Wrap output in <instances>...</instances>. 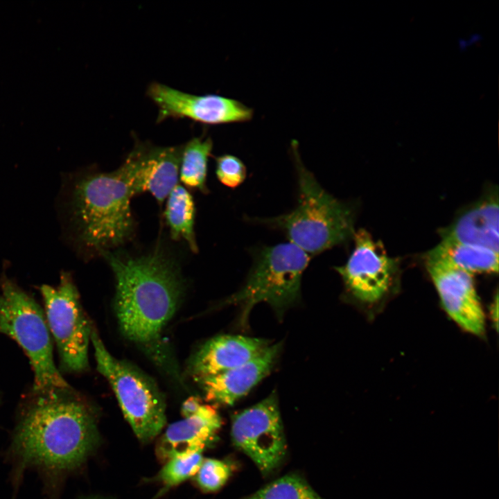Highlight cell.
Returning a JSON list of instances; mask_svg holds the SVG:
<instances>
[{
	"label": "cell",
	"mask_w": 499,
	"mask_h": 499,
	"mask_svg": "<svg viewBox=\"0 0 499 499\" xmlns=\"http://www.w3.org/2000/svg\"><path fill=\"white\" fill-rule=\"evenodd\" d=\"M231 435L234 445L263 475L277 469L286 455V442L277 394L234 415Z\"/></svg>",
	"instance_id": "cell-9"
},
{
	"label": "cell",
	"mask_w": 499,
	"mask_h": 499,
	"mask_svg": "<svg viewBox=\"0 0 499 499\" xmlns=\"http://www.w3.org/2000/svg\"><path fill=\"white\" fill-rule=\"evenodd\" d=\"M202 461V453L186 457L171 459L166 462L159 477L167 487L177 485L195 476Z\"/></svg>",
	"instance_id": "cell-22"
},
{
	"label": "cell",
	"mask_w": 499,
	"mask_h": 499,
	"mask_svg": "<svg viewBox=\"0 0 499 499\" xmlns=\"http://www.w3.org/2000/svg\"><path fill=\"white\" fill-rule=\"evenodd\" d=\"M164 217L171 238L183 240L193 253H197L195 203L192 195L184 186L177 184L168 195Z\"/></svg>",
	"instance_id": "cell-19"
},
{
	"label": "cell",
	"mask_w": 499,
	"mask_h": 499,
	"mask_svg": "<svg viewBox=\"0 0 499 499\" xmlns=\"http://www.w3.org/2000/svg\"><path fill=\"white\" fill-rule=\"evenodd\" d=\"M134 195L121 166L112 172L87 170L68 177L62 189L67 234L78 252L100 256L126 244L135 232Z\"/></svg>",
	"instance_id": "cell-3"
},
{
	"label": "cell",
	"mask_w": 499,
	"mask_h": 499,
	"mask_svg": "<svg viewBox=\"0 0 499 499\" xmlns=\"http://www.w3.org/2000/svg\"><path fill=\"white\" fill-rule=\"evenodd\" d=\"M498 197L487 194L440 231L442 240L482 247L498 252Z\"/></svg>",
	"instance_id": "cell-17"
},
{
	"label": "cell",
	"mask_w": 499,
	"mask_h": 499,
	"mask_svg": "<svg viewBox=\"0 0 499 499\" xmlns=\"http://www.w3.org/2000/svg\"><path fill=\"white\" fill-rule=\"evenodd\" d=\"M221 426L216 409L202 405L191 417L170 424L161 437L157 455L163 462L202 453Z\"/></svg>",
	"instance_id": "cell-14"
},
{
	"label": "cell",
	"mask_w": 499,
	"mask_h": 499,
	"mask_svg": "<svg viewBox=\"0 0 499 499\" xmlns=\"http://www.w3.org/2000/svg\"><path fill=\"white\" fill-rule=\"evenodd\" d=\"M45 317L55 342L62 370L81 372L89 366L91 324L83 311L79 294L69 272H62L56 287H40Z\"/></svg>",
	"instance_id": "cell-8"
},
{
	"label": "cell",
	"mask_w": 499,
	"mask_h": 499,
	"mask_svg": "<svg viewBox=\"0 0 499 499\" xmlns=\"http://www.w3.org/2000/svg\"><path fill=\"white\" fill-rule=\"evenodd\" d=\"M270 344L264 339L223 335L207 341L197 351L190 371L198 380L237 367L260 354Z\"/></svg>",
	"instance_id": "cell-16"
},
{
	"label": "cell",
	"mask_w": 499,
	"mask_h": 499,
	"mask_svg": "<svg viewBox=\"0 0 499 499\" xmlns=\"http://www.w3.org/2000/svg\"><path fill=\"white\" fill-rule=\"evenodd\" d=\"M426 263H439L471 274L497 273L498 252L482 247L454 241H441L426 255Z\"/></svg>",
	"instance_id": "cell-18"
},
{
	"label": "cell",
	"mask_w": 499,
	"mask_h": 499,
	"mask_svg": "<svg viewBox=\"0 0 499 499\" xmlns=\"http://www.w3.org/2000/svg\"><path fill=\"white\" fill-rule=\"evenodd\" d=\"M87 499H103V498H87Z\"/></svg>",
	"instance_id": "cell-26"
},
{
	"label": "cell",
	"mask_w": 499,
	"mask_h": 499,
	"mask_svg": "<svg viewBox=\"0 0 499 499\" xmlns=\"http://www.w3.org/2000/svg\"><path fill=\"white\" fill-rule=\"evenodd\" d=\"M116 281L115 309L122 333L139 344L156 340L174 315L184 283L177 262L161 247L141 255H102Z\"/></svg>",
	"instance_id": "cell-2"
},
{
	"label": "cell",
	"mask_w": 499,
	"mask_h": 499,
	"mask_svg": "<svg viewBox=\"0 0 499 499\" xmlns=\"http://www.w3.org/2000/svg\"><path fill=\"white\" fill-rule=\"evenodd\" d=\"M308 263V254L290 242L265 247L257 255L245 285L226 304L240 306L242 325L259 302L268 303L281 315L299 298L301 276Z\"/></svg>",
	"instance_id": "cell-6"
},
{
	"label": "cell",
	"mask_w": 499,
	"mask_h": 499,
	"mask_svg": "<svg viewBox=\"0 0 499 499\" xmlns=\"http://www.w3.org/2000/svg\"><path fill=\"white\" fill-rule=\"evenodd\" d=\"M216 166L218 180L226 186L235 188L245 179L246 168L236 156L223 155L216 157Z\"/></svg>",
	"instance_id": "cell-24"
},
{
	"label": "cell",
	"mask_w": 499,
	"mask_h": 499,
	"mask_svg": "<svg viewBox=\"0 0 499 499\" xmlns=\"http://www.w3.org/2000/svg\"><path fill=\"white\" fill-rule=\"evenodd\" d=\"M213 141L210 137H194L182 145L179 177L189 189L207 193V174Z\"/></svg>",
	"instance_id": "cell-20"
},
{
	"label": "cell",
	"mask_w": 499,
	"mask_h": 499,
	"mask_svg": "<svg viewBox=\"0 0 499 499\" xmlns=\"http://www.w3.org/2000/svg\"><path fill=\"white\" fill-rule=\"evenodd\" d=\"M147 94L158 107L157 122L168 118L189 119L205 125L243 123L251 120L253 110L233 98L216 95H195L153 82Z\"/></svg>",
	"instance_id": "cell-11"
},
{
	"label": "cell",
	"mask_w": 499,
	"mask_h": 499,
	"mask_svg": "<svg viewBox=\"0 0 499 499\" xmlns=\"http://www.w3.org/2000/svg\"><path fill=\"white\" fill-rule=\"evenodd\" d=\"M281 346L279 343L269 345L248 362L199 380L206 399L221 405H233L270 372Z\"/></svg>",
	"instance_id": "cell-15"
},
{
	"label": "cell",
	"mask_w": 499,
	"mask_h": 499,
	"mask_svg": "<svg viewBox=\"0 0 499 499\" xmlns=\"http://www.w3.org/2000/svg\"><path fill=\"white\" fill-rule=\"evenodd\" d=\"M231 471V465L227 462L207 458L203 459L194 477L201 489L206 492H213L227 482Z\"/></svg>",
	"instance_id": "cell-23"
},
{
	"label": "cell",
	"mask_w": 499,
	"mask_h": 499,
	"mask_svg": "<svg viewBox=\"0 0 499 499\" xmlns=\"http://www.w3.org/2000/svg\"><path fill=\"white\" fill-rule=\"evenodd\" d=\"M243 499H322L300 476L281 477Z\"/></svg>",
	"instance_id": "cell-21"
},
{
	"label": "cell",
	"mask_w": 499,
	"mask_h": 499,
	"mask_svg": "<svg viewBox=\"0 0 499 499\" xmlns=\"http://www.w3.org/2000/svg\"><path fill=\"white\" fill-rule=\"evenodd\" d=\"M355 247L347 263L335 270L349 292L367 305L382 301L392 289L399 261L389 257L383 245L365 230L353 234Z\"/></svg>",
	"instance_id": "cell-10"
},
{
	"label": "cell",
	"mask_w": 499,
	"mask_h": 499,
	"mask_svg": "<svg viewBox=\"0 0 499 499\" xmlns=\"http://www.w3.org/2000/svg\"><path fill=\"white\" fill-rule=\"evenodd\" d=\"M292 146L298 180L297 206L287 214L259 220L283 230L290 243L308 255L318 254L353 236V211L322 188L301 162L295 141Z\"/></svg>",
	"instance_id": "cell-4"
},
{
	"label": "cell",
	"mask_w": 499,
	"mask_h": 499,
	"mask_svg": "<svg viewBox=\"0 0 499 499\" xmlns=\"http://www.w3.org/2000/svg\"><path fill=\"white\" fill-rule=\"evenodd\" d=\"M90 340L97 369L110 383L134 433L143 442L152 439L166 421V403L158 387L137 368L111 355L93 326Z\"/></svg>",
	"instance_id": "cell-7"
},
{
	"label": "cell",
	"mask_w": 499,
	"mask_h": 499,
	"mask_svg": "<svg viewBox=\"0 0 499 499\" xmlns=\"http://www.w3.org/2000/svg\"><path fill=\"white\" fill-rule=\"evenodd\" d=\"M182 151V145L136 143L121 165L134 195L148 192L161 206L177 185Z\"/></svg>",
	"instance_id": "cell-12"
},
{
	"label": "cell",
	"mask_w": 499,
	"mask_h": 499,
	"mask_svg": "<svg viewBox=\"0 0 499 499\" xmlns=\"http://www.w3.org/2000/svg\"><path fill=\"white\" fill-rule=\"evenodd\" d=\"M442 305L461 328L475 335L485 330V317L472 274L439 263H426Z\"/></svg>",
	"instance_id": "cell-13"
},
{
	"label": "cell",
	"mask_w": 499,
	"mask_h": 499,
	"mask_svg": "<svg viewBox=\"0 0 499 499\" xmlns=\"http://www.w3.org/2000/svg\"><path fill=\"white\" fill-rule=\"evenodd\" d=\"M0 333L15 340L27 355L34 373L33 390L71 387L54 363L51 335L43 310L6 277L0 283Z\"/></svg>",
	"instance_id": "cell-5"
},
{
	"label": "cell",
	"mask_w": 499,
	"mask_h": 499,
	"mask_svg": "<svg viewBox=\"0 0 499 499\" xmlns=\"http://www.w3.org/2000/svg\"><path fill=\"white\" fill-rule=\"evenodd\" d=\"M99 438L93 411L71 387L31 389L21 405L8 450L16 480L30 468L59 480L87 459Z\"/></svg>",
	"instance_id": "cell-1"
},
{
	"label": "cell",
	"mask_w": 499,
	"mask_h": 499,
	"mask_svg": "<svg viewBox=\"0 0 499 499\" xmlns=\"http://www.w3.org/2000/svg\"><path fill=\"white\" fill-rule=\"evenodd\" d=\"M202 405L200 398L191 396L183 403L181 408L182 414L184 418L191 417L198 411Z\"/></svg>",
	"instance_id": "cell-25"
}]
</instances>
